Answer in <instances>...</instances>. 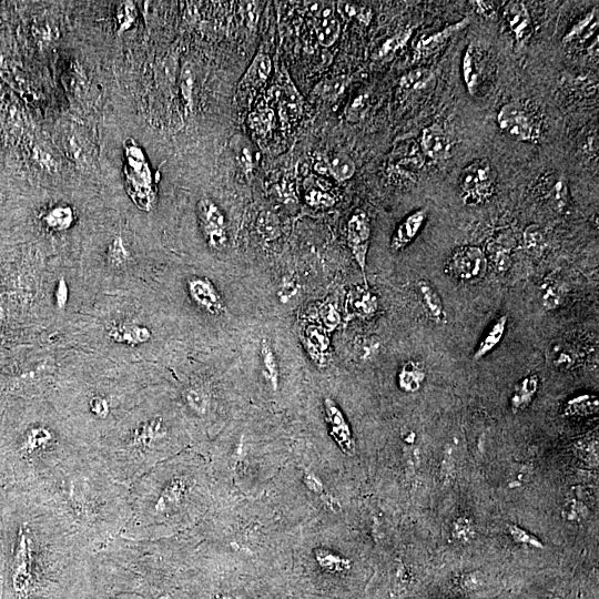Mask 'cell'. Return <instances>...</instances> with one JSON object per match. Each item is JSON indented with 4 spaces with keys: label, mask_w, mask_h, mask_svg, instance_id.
Listing matches in <instances>:
<instances>
[{
    "label": "cell",
    "mask_w": 599,
    "mask_h": 599,
    "mask_svg": "<svg viewBox=\"0 0 599 599\" xmlns=\"http://www.w3.org/2000/svg\"><path fill=\"white\" fill-rule=\"evenodd\" d=\"M14 521L3 599H95V550L35 488Z\"/></svg>",
    "instance_id": "obj_1"
},
{
    "label": "cell",
    "mask_w": 599,
    "mask_h": 599,
    "mask_svg": "<svg viewBox=\"0 0 599 599\" xmlns=\"http://www.w3.org/2000/svg\"><path fill=\"white\" fill-rule=\"evenodd\" d=\"M196 555L193 536L130 539L116 536L95 551V599H163Z\"/></svg>",
    "instance_id": "obj_2"
},
{
    "label": "cell",
    "mask_w": 599,
    "mask_h": 599,
    "mask_svg": "<svg viewBox=\"0 0 599 599\" xmlns=\"http://www.w3.org/2000/svg\"><path fill=\"white\" fill-rule=\"evenodd\" d=\"M128 486L130 516L120 536L130 539L173 536L209 505L206 464L191 451L156 464Z\"/></svg>",
    "instance_id": "obj_3"
},
{
    "label": "cell",
    "mask_w": 599,
    "mask_h": 599,
    "mask_svg": "<svg viewBox=\"0 0 599 599\" xmlns=\"http://www.w3.org/2000/svg\"><path fill=\"white\" fill-rule=\"evenodd\" d=\"M32 488L40 490L95 551L119 536L129 520V486L115 480L94 451Z\"/></svg>",
    "instance_id": "obj_4"
},
{
    "label": "cell",
    "mask_w": 599,
    "mask_h": 599,
    "mask_svg": "<svg viewBox=\"0 0 599 599\" xmlns=\"http://www.w3.org/2000/svg\"><path fill=\"white\" fill-rule=\"evenodd\" d=\"M180 448L169 420L155 413L129 422L101 440L94 453L115 480L130 485Z\"/></svg>",
    "instance_id": "obj_5"
},
{
    "label": "cell",
    "mask_w": 599,
    "mask_h": 599,
    "mask_svg": "<svg viewBox=\"0 0 599 599\" xmlns=\"http://www.w3.org/2000/svg\"><path fill=\"white\" fill-rule=\"evenodd\" d=\"M125 184L128 194L138 207L151 211L155 203L152 174L140 148L125 146Z\"/></svg>",
    "instance_id": "obj_6"
},
{
    "label": "cell",
    "mask_w": 599,
    "mask_h": 599,
    "mask_svg": "<svg viewBox=\"0 0 599 599\" xmlns=\"http://www.w3.org/2000/svg\"><path fill=\"white\" fill-rule=\"evenodd\" d=\"M497 173L486 159L469 163L460 173L459 187L463 201L477 205L488 201L495 192Z\"/></svg>",
    "instance_id": "obj_7"
},
{
    "label": "cell",
    "mask_w": 599,
    "mask_h": 599,
    "mask_svg": "<svg viewBox=\"0 0 599 599\" xmlns=\"http://www.w3.org/2000/svg\"><path fill=\"white\" fill-rule=\"evenodd\" d=\"M497 122L505 133L519 141H534L540 133L536 115L519 102L504 104L497 114Z\"/></svg>",
    "instance_id": "obj_8"
},
{
    "label": "cell",
    "mask_w": 599,
    "mask_h": 599,
    "mask_svg": "<svg viewBox=\"0 0 599 599\" xmlns=\"http://www.w3.org/2000/svg\"><path fill=\"white\" fill-rule=\"evenodd\" d=\"M445 272L463 282L477 281L487 272V258L478 246H460L447 260Z\"/></svg>",
    "instance_id": "obj_9"
},
{
    "label": "cell",
    "mask_w": 599,
    "mask_h": 599,
    "mask_svg": "<svg viewBox=\"0 0 599 599\" xmlns=\"http://www.w3.org/2000/svg\"><path fill=\"white\" fill-rule=\"evenodd\" d=\"M196 215L207 245L214 251L225 248L229 241L226 219L219 205L209 197H202L196 204Z\"/></svg>",
    "instance_id": "obj_10"
},
{
    "label": "cell",
    "mask_w": 599,
    "mask_h": 599,
    "mask_svg": "<svg viewBox=\"0 0 599 599\" xmlns=\"http://www.w3.org/2000/svg\"><path fill=\"white\" fill-rule=\"evenodd\" d=\"M370 240V224L365 212L358 210L352 214L346 225V242L354 260L359 266L364 280L366 257Z\"/></svg>",
    "instance_id": "obj_11"
},
{
    "label": "cell",
    "mask_w": 599,
    "mask_h": 599,
    "mask_svg": "<svg viewBox=\"0 0 599 599\" xmlns=\"http://www.w3.org/2000/svg\"><path fill=\"white\" fill-rule=\"evenodd\" d=\"M186 292L191 301L205 313L220 316L225 312V304L212 281L204 276H190Z\"/></svg>",
    "instance_id": "obj_12"
},
{
    "label": "cell",
    "mask_w": 599,
    "mask_h": 599,
    "mask_svg": "<svg viewBox=\"0 0 599 599\" xmlns=\"http://www.w3.org/2000/svg\"><path fill=\"white\" fill-rule=\"evenodd\" d=\"M303 345L316 366L325 367L331 361V344L327 332L318 325H308L302 333Z\"/></svg>",
    "instance_id": "obj_13"
},
{
    "label": "cell",
    "mask_w": 599,
    "mask_h": 599,
    "mask_svg": "<svg viewBox=\"0 0 599 599\" xmlns=\"http://www.w3.org/2000/svg\"><path fill=\"white\" fill-rule=\"evenodd\" d=\"M420 148L427 158L434 161H443L450 156L453 142L441 126L432 124L422 132Z\"/></svg>",
    "instance_id": "obj_14"
},
{
    "label": "cell",
    "mask_w": 599,
    "mask_h": 599,
    "mask_svg": "<svg viewBox=\"0 0 599 599\" xmlns=\"http://www.w3.org/2000/svg\"><path fill=\"white\" fill-rule=\"evenodd\" d=\"M469 21V18H464L435 33L420 35L414 43L415 60L434 54L447 42L450 37L464 29Z\"/></svg>",
    "instance_id": "obj_15"
},
{
    "label": "cell",
    "mask_w": 599,
    "mask_h": 599,
    "mask_svg": "<svg viewBox=\"0 0 599 599\" xmlns=\"http://www.w3.org/2000/svg\"><path fill=\"white\" fill-rule=\"evenodd\" d=\"M427 219V212L424 209L416 210L407 215L395 229L390 238V248L399 252L409 245L419 233Z\"/></svg>",
    "instance_id": "obj_16"
},
{
    "label": "cell",
    "mask_w": 599,
    "mask_h": 599,
    "mask_svg": "<svg viewBox=\"0 0 599 599\" xmlns=\"http://www.w3.org/2000/svg\"><path fill=\"white\" fill-rule=\"evenodd\" d=\"M325 417L329 427V433L336 443L345 451H351L354 448V441L348 423L346 422L342 410L331 398H325Z\"/></svg>",
    "instance_id": "obj_17"
},
{
    "label": "cell",
    "mask_w": 599,
    "mask_h": 599,
    "mask_svg": "<svg viewBox=\"0 0 599 599\" xmlns=\"http://www.w3.org/2000/svg\"><path fill=\"white\" fill-rule=\"evenodd\" d=\"M108 336L119 344L136 346L151 338V331L141 324L121 322L110 325Z\"/></svg>",
    "instance_id": "obj_18"
},
{
    "label": "cell",
    "mask_w": 599,
    "mask_h": 599,
    "mask_svg": "<svg viewBox=\"0 0 599 599\" xmlns=\"http://www.w3.org/2000/svg\"><path fill=\"white\" fill-rule=\"evenodd\" d=\"M271 70L272 61L270 55L266 52L260 50L253 58L245 73L243 74L238 83V89H257L266 82L271 74Z\"/></svg>",
    "instance_id": "obj_19"
},
{
    "label": "cell",
    "mask_w": 599,
    "mask_h": 599,
    "mask_svg": "<svg viewBox=\"0 0 599 599\" xmlns=\"http://www.w3.org/2000/svg\"><path fill=\"white\" fill-rule=\"evenodd\" d=\"M416 292L428 317L436 323H446L445 306L437 290L427 280H419Z\"/></svg>",
    "instance_id": "obj_20"
},
{
    "label": "cell",
    "mask_w": 599,
    "mask_h": 599,
    "mask_svg": "<svg viewBox=\"0 0 599 599\" xmlns=\"http://www.w3.org/2000/svg\"><path fill=\"white\" fill-rule=\"evenodd\" d=\"M502 14L517 41L525 39L531 31V18L522 2L509 1Z\"/></svg>",
    "instance_id": "obj_21"
},
{
    "label": "cell",
    "mask_w": 599,
    "mask_h": 599,
    "mask_svg": "<svg viewBox=\"0 0 599 599\" xmlns=\"http://www.w3.org/2000/svg\"><path fill=\"white\" fill-rule=\"evenodd\" d=\"M230 148L235 161L245 175L253 174L258 153L253 143L242 133H235L230 140Z\"/></svg>",
    "instance_id": "obj_22"
},
{
    "label": "cell",
    "mask_w": 599,
    "mask_h": 599,
    "mask_svg": "<svg viewBox=\"0 0 599 599\" xmlns=\"http://www.w3.org/2000/svg\"><path fill=\"white\" fill-rule=\"evenodd\" d=\"M182 397L187 408L197 417H204L211 409L212 394L210 388L202 383L187 385Z\"/></svg>",
    "instance_id": "obj_23"
},
{
    "label": "cell",
    "mask_w": 599,
    "mask_h": 599,
    "mask_svg": "<svg viewBox=\"0 0 599 599\" xmlns=\"http://www.w3.org/2000/svg\"><path fill=\"white\" fill-rule=\"evenodd\" d=\"M539 385L540 380L536 374H529L516 384L510 396V408L512 413H519L531 404L538 392Z\"/></svg>",
    "instance_id": "obj_24"
},
{
    "label": "cell",
    "mask_w": 599,
    "mask_h": 599,
    "mask_svg": "<svg viewBox=\"0 0 599 599\" xmlns=\"http://www.w3.org/2000/svg\"><path fill=\"white\" fill-rule=\"evenodd\" d=\"M426 379L424 365L415 359L405 362L397 373V385L405 393H415L420 389Z\"/></svg>",
    "instance_id": "obj_25"
},
{
    "label": "cell",
    "mask_w": 599,
    "mask_h": 599,
    "mask_svg": "<svg viewBox=\"0 0 599 599\" xmlns=\"http://www.w3.org/2000/svg\"><path fill=\"white\" fill-rule=\"evenodd\" d=\"M508 323V316H499L487 329L474 352V359L479 361L488 355L501 342Z\"/></svg>",
    "instance_id": "obj_26"
},
{
    "label": "cell",
    "mask_w": 599,
    "mask_h": 599,
    "mask_svg": "<svg viewBox=\"0 0 599 599\" xmlns=\"http://www.w3.org/2000/svg\"><path fill=\"white\" fill-rule=\"evenodd\" d=\"M347 309L358 317L372 316L377 311V298L367 287H356L348 294Z\"/></svg>",
    "instance_id": "obj_27"
},
{
    "label": "cell",
    "mask_w": 599,
    "mask_h": 599,
    "mask_svg": "<svg viewBox=\"0 0 599 599\" xmlns=\"http://www.w3.org/2000/svg\"><path fill=\"white\" fill-rule=\"evenodd\" d=\"M351 81L352 78L347 74L324 78L315 84L312 93L323 101L334 102L344 93Z\"/></svg>",
    "instance_id": "obj_28"
},
{
    "label": "cell",
    "mask_w": 599,
    "mask_h": 599,
    "mask_svg": "<svg viewBox=\"0 0 599 599\" xmlns=\"http://www.w3.org/2000/svg\"><path fill=\"white\" fill-rule=\"evenodd\" d=\"M599 403L595 394L583 393L570 397L564 405L567 417H585L598 413Z\"/></svg>",
    "instance_id": "obj_29"
},
{
    "label": "cell",
    "mask_w": 599,
    "mask_h": 599,
    "mask_svg": "<svg viewBox=\"0 0 599 599\" xmlns=\"http://www.w3.org/2000/svg\"><path fill=\"white\" fill-rule=\"evenodd\" d=\"M260 358L264 378L274 390L277 389L278 365L274 349L267 339L261 342Z\"/></svg>",
    "instance_id": "obj_30"
},
{
    "label": "cell",
    "mask_w": 599,
    "mask_h": 599,
    "mask_svg": "<svg viewBox=\"0 0 599 599\" xmlns=\"http://www.w3.org/2000/svg\"><path fill=\"white\" fill-rule=\"evenodd\" d=\"M326 162L328 171L338 182L349 180L356 172L355 162L345 152L332 154Z\"/></svg>",
    "instance_id": "obj_31"
},
{
    "label": "cell",
    "mask_w": 599,
    "mask_h": 599,
    "mask_svg": "<svg viewBox=\"0 0 599 599\" xmlns=\"http://www.w3.org/2000/svg\"><path fill=\"white\" fill-rule=\"evenodd\" d=\"M597 8L589 11L583 18L577 21L564 35L562 42L568 43L576 40L585 41L595 33L598 28V20H595Z\"/></svg>",
    "instance_id": "obj_32"
},
{
    "label": "cell",
    "mask_w": 599,
    "mask_h": 599,
    "mask_svg": "<svg viewBox=\"0 0 599 599\" xmlns=\"http://www.w3.org/2000/svg\"><path fill=\"white\" fill-rule=\"evenodd\" d=\"M435 74L427 68H415L404 74L399 87L405 90H422L434 83Z\"/></svg>",
    "instance_id": "obj_33"
},
{
    "label": "cell",
    "mask_w": 599,
    "mask_h": 599,
    "mask_svg": "<svg viewBox=\"0 0 599 599\" xmlns=\"http://www.w3.org/2000/svg\"><path fill=\"white\" fill-rule=\"evenodd\" d=\"M315 34L322 47L333 45L341 34V22L334 16L317 21L315 24Z\"/></svg>",
    "instance_id": "obj_34"
},
{
    "label": "cell",
    "mask_w": 599,
    "mask_h": 599,
    "mask_svg": "<svg viewBox=\"0 0 599 599\" xmlns=\"http://www.w3.org/2000/svg\"><path fill=\"white\" fill-rule=\"evenodd\" d=\"M43 221L49 229L62 231L72 225L74 214L70 206L58 205L47 212V214L43 216Z\"/></svg>",
    "instance_id": "obj_35"
},
{
    "label": "cell",
    "mask_w": 599,
    "mask_h": 599,
    "mask_svg": "<svg viewBox=\"0 0 599 599\" xmlns=\"http://www.w3.org/2000/svg\"><path fill=\"white\" fill-rule=\"evenodd\" d=\"M414 28L405 29L384 41L374 53V59H383L406 45L413 34Z\"/></svg>",
    "instance_id": "obj_36"
},
{
    "label": "cell",
    "mask_w": 599,
    "mask_h": 599,
    "mask_svg": "<svg viewBox=\"0 0 599 599\" xmlns=\"http://www.w3.org/2000/svg\"><path fill=\"white\" fill-rule=\"evenodd\" d=\"M336 9L343 18H355L364 26H368L373 18L370 8L354 2L338 1Z\"/></svg>",
    "instance_id": "obj_37"
},
{
    "label": "cell",
    "mask_w": 599,
    "mask_h": 599,
    "mask_svg": "<svg viewBox=\"0 0 599 599\" xmlns=\"http://www.w3.org/2000/svg\"><path fill=\"white\" fill-rule=\"evenodd\" d=\"M369 106V94L361 92L351 99L345 106L344 115L348 122L356 123L361 121Z\"/></svg>",
    "instance_id": "obj_38"
},
{
    "label": "cell",
    "mask_w": 599,
    "mask_h": 599,
    "mask_svg": "<svg viewBox=\"0 0 599 599\" xmlns=\"http://www.w3.org/2000/svg\"><path fill=\"white\" fill-rule=\"evenodd\" d=\"M274 112L270 108L258 109L248 116L251 129L261 135L268 133L273 126Z\"/></svg>",
    "instance_id": "obj_39"
},
{
    "label": "cell",
    "mask_w": 599,
    "mask_h": 599,
    "mask_svg": "<svg viewBox=\"0 0 599 599\" xmlns=\"http://www.w3.org/2000/svg\"><path fill=\"white\" fill-rule=\"evenodd\" d=\"M568 186L561 177L552 180L546 191L547 199L557 210H561L568 204Z\"/></svg>",
    "instance_id": "obj_40"
},
{
    "label": "cell",
    "mask_w": 599,
    "mask_h": 599,
    "mask_svg": "<svg viewBox=\"0 0 599 599\" xmlns=\"http://www.w3.org/2000/svg\"><path fill=\"white\" fill-rule=\"evenodd\" d=\"M463 78L470 94H475L478 84V70L470 50L463 57Z\"/></svg>",
    "instance_id": "obj_41"
},
{
    "label": "cell",
    "mask_w": 599,
    "mask_h": 599,
    "mask_svg": "<svg viewBox=\"0 0 599 599\" xmlns=\"http://www.w3.org/2000/svg\"><path fill=\"white\" fill-rule=\"evenodd\" d=\"M130 254L121 237H115L108 246L106 261L112 267H121L129 261Z\"/></svg>",
    "instance_id": "obj_42"
},
{
    "label": "cell",
    "mask_w": 599,
    "mask_h": 599,
    "mask_svg": "<svg viewBox=\"0 0 599 599\" xmlns=\"http://www.w3.org/2000/svg\"><path fill=\"white\" fill-rule=\"evenodd\" d=\"M550 359L551 363L557 368L568 369L575 366L577 361V355L575 352L566 346H562L560 344L555 345L551 347L550 352Z\"/></svg>",
    "instance_id": "obj_43"
},
{
    "label": "cell",
    "mask_w": 599,
    "mask_h": 599,
    "mask_svg": "<svg viewBox=\"0 0 599 599\" xmlns=\"http://www.w3.org/2000/svg\"><path fill=\"white\" fill-rule=\"evenodd\" d=\"M423 165V158L417 152L412 156L403 158L395 164V173L400 176H406L409 179H415L416 173Z\"/></svg>",
    "instance_id": "obj_44"
},
{
    "label": "cell",
    "mask_w": 599,
    "mask_h": 599,
    "mask_svg": "<svg viewBox=\"0 0 599 599\" xmlns=\"http://www.w3.org/2000/svg\"><path fill=\"white\" fill-rule=\"evenodd\" d=\"M305 200L314 207H328L335 203V199L319 186H311L305 193Z\"/></svg>",
    "instance_id": "obj_45"
},
{
    "label": "cell",
    "mask_w": 599,
    "mask_h": 599,
    "mask_svg": "<svg viewBox=\"0 0 599 599\" xmlns=\"http://www.w3.org/2000/svg\"><path fill=\"white\" fill-rule=\"evenodd\" d=\"M306 13L314 20L321 21L333 16V3L325 1L304 2Z\"/></svg>",
    "instance_id": "obj_46"
},
{
    "label": "cell",
    "mask_w": 599,
    "mask_h": 599,
    "mask_svg": "<svg viewBox=\"0 0 599 599\" xmlns=\"http://www.w3.org/2000/svg\"><path fill=\"white\" fill-rule=\"evenodd\" d=\"M508 534L516 542L529 545L539 549L544 547L542 542L537 537L517 525H508Z\"/></svg>",
    "instance_id": "obj_47"
},
{
    "label": "cell",
    "mask_w": 599,
    "mask_h": 599,
    "mask_svg": "<svg viewBox=\"0 0 599 599\" xmlns=\"http://www.w3.org/2000/svg\"><path fill=\"white\" fill-rule=\"evenodd\" d=\"M524 240H525L526 246L531 251L540 250L545 243L544 234L540 227L536 224L529 225L525 230Z\"/></svg>",
    "instance_id": "obj_48"
},
{
    "label": "cell",
    "mask_w": 599,
    "mask_h": 599,
    "mask_svg": "<svg viewBox=\"0 0 599 599\" xmlns=\"http://www.w3.org/2000/svg\"><path fill=\"white\" fill-rule=\"evenodd\" d=\"M562 301V294L558 286L549 285L542 295V304L545 308L551 311L557 308Z\"/></svg>",
    "instance_id": "obj_49"
},
{
    "label": "cell",
    "mask_w": 599,
    "mask_h": 599,
    "mask_svg": "<svg viewBox=\"0 0 599 599\" xmlns=\"http://www.w3.org/2000/svg\"><path fill=\"white\" fill-rule=\"evenodd\" d=\"M181 88L184 99L190 103L193 88V73L189 65H185L182 70Z\"/></svg>",
    "instance_id": "obj_50"
},
{
    "label": "cell",
    "mask_w": 599,
    "mask_h": 599,
    "mask_svg": "<svg viewBox=\"0 0 599 599\" xmlns=\"http://www.w3.org/2000/svg\"><path fill=\"white\" fill-rule=\"evenodd\" d=\"M69 290L68 284L63 277H61L57 284L54 292V301L58 308L63 309L68 303Z\"/></svg>",
    "instance_id": "obj_51"
},
{
    "label": "cell",
    "mask_w": 599,
    "mask_h": 599,
    "mask_svg": "<svg viewBox=\"0 0 599 599\" xmlns=\"http://www.w3.org/2000/svg\"><path fill=\"white\" fill-rule=\"evenodd\" d=\"M477 9V12L489 19L495 14L494 2L491 1H471Z\"/></svg>",
    "instance_id": "obj_52"
},
{
    "label": "cell",
    "mask_w": 599,
    "mask_h": 599,
    "mask_svg": "<svg viewBox=\"0 0 599 599\" xmlns=\"http://www.w3.org/2000/svg\"><path fill=\"white\" fill-rule=\"evenodd\" d=\"M256 4L255 2H246L245 3V9H246V20H247V26L250 28H253L254 24H256L257 22V16H258V12L256 11Z\"/></svg>",
    "instance_id": "obj_53"
},
{
    "label": "cell",
    "mask_w": 599,
    "mask_h": 599,
    "mask_svg": "<svg viewBox=\"0 0 599 599\" xmlns=\"http://www.w3.org/2000/svg\"><path fill=\"white\" fill-rule=\"evenodd\" d=\"M314 169H315V171H317L318 173L324 174L326 171H328V169H327V162H326V161H317V162L315 163Z\"/></svg>",
    "instance_id": "obj_54"
},
{
    "label": "cell",
    "mask_w": 599,
    "mask_h": 599,
    "mask_svg": "<svg viewBox=\"0 0 599 599\" xmlns=\"http://www.w3.org/2000/svg\"><path fill=\"white\" fill-rule=\"evenodd\" d=\"M163 599H167V598H163Z\"/></svg>",
    "instance_id": "obj_55"
}]
</instances>
